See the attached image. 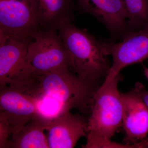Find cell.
<instances>
[{
	"label": "cell",
	"mask_w": 148,
	"mask_h": 148,
	"mask_svg": "<svg viewBox=\"0 0 148 148\" xmlns=\"http://www.w3.org/2000/svg\"><path fill=\"white\" fill-rule=\"evenodd\" d=\"M71 22L62 21L57 30L69 54L71 71L82 79L95 83L106 79L112 64L103 42Z\"/></svg>",
	"instance_id": "1"
},
{
	"label": "cell",
	"mask_w": 148,
	"mask_h": 148,
	"mask_svg": "<svg viewBox=\"0 0 148 148\" xmlns=\"http://www.w3.org/2000/svg\"><path fill=\"white\" fill-rule=\"evenodd\" d=\"M121 78L119 74L94 94L87 121V141L83 148H106L122 126L123 104L118 89Z\"/></svg>",
	"instance_id": "2"
},
{
	"label": "cell",
	"mask_w": 148,
	"mask_h": 148,
	"mask_svg": "<svg viewBox=\"0 0 148 148\" xmlns=\"http://www.w3.org/2000/svg\"><path fill=\"white\" fill-rule=\"evenodd\" d=\"M95 84L66 67L37 76L31 95L38 99L47 96L54 99L61 104L63 112L73 109L84 112L91 106L97 90Z\"/></svg>",
	"instance_id": "3"
},
{
	"label": "cell",
	"mask_w": 148,
	"mask_h": 148,
	"mask_svg": "<svg viewBox=\"0 0 148 148\" xmlns=\"http://www.w3.org/2000/svg\"><path fill=\"white\" fill-rule=\"evenodd\" d=\"M30 42L0 36V88L7 86L31 93L37 76L27 62Z\"/></svg>",
	"instance_id": "4"
},
{
	"label": "cell",
	"mask_w": 148,
	"mask_h": 148,
	"mask_svg": "<svg viewBox=\"0 0 148 148\" xmlns=\"http://www.w3.org/2000/svg\"><path fill=\"white\" fill-rule=\"evenodd\" d=\"M27 60L37 76L66 67L70 69L69 54L55 30L40 29L37 32L28 45Z\"/></svg>",
	"instance_id": "5"
},
{
	"label": "cell",
	"mask_w": 148,
	"mask_h": 148,
	"mask_svg": "<svg viewBox=\"0 0 148 148\" xmlns=\"http://www.w3.org/2000/svg\"><path fill=\"white\" fill-rule=\"evenodd\" d=\"M40 30L31 0H0V36L31 41Z\"/></svg>",
	"instance_id": "6"
},
{
	"label": "cell",
	"mask_w": 148,
	"mask_h": 148,
	"mask_svg": "<svg viewBox=\"0 0 148 148\" xmlns=\"http://www.w3.org/2000/svg\"><path fill=\"white\" fill-rule=\"evenodd\" d=\"M104 50L112 58L108 74L101 86H106L123 68L148 58V29L132 32L119 42H103Z\"/></svg>",
	"instance_id": "7"
},
{
	"label": "cell",
	"mask_w": 148,
	"mask_h": 148,
	"mask_svg": "<svg viewBox=\"0 0 148 148\" xmlns=\"http://www.w3.org/2000/svg\"><path fill=\"white\" fill-rule=\"evenodd\" d=\"M41 115L37 98L11 88H0V119L8 125L11 136Z\"/></svg>",
	"instance_id": "8"
},
{
	"label": "cell",
	"mask_w": 148,
	"mask_h": 148,
	"mask_svg": "<svg viewBox=\"0 0 148 148\" xmlns=\"http://www.w3.org/2000/svg\"><path fill=\"white\" fill-rule=\"evenodd\" d=\"M75 1L77 10L81 13L94 16L114 38L121 40L131 33L123 0H75Z\"/></svg>",
	"instance_id": "9"
},
{
	"label": "cell",
	"mask_w": 148,
	"mask_h": 148,
	"mask_svg": "<svg viewBox=\"0 0 148 148\" xmlns=\"http://www.w3.org/2000/svg\"><path fill=\"white\" fill-rule=\"evenodd\" d=\"M121 96L123 109L122 126L125 144L136 145L147 140V106L134 88L126 93L121 92Z\"/></svg>",
	"instance_id": "10"
},
{
	"label": "cell",
	"mask_w": 148,
	"mask_h": 148,
	"mask_svg": "<svg viewBox=\"0 0 148 148\" xmlns=\"http://www.w3.org/2000/svg\"><path fill=\"white\" fill-rule=\"evenodd\" d=\"M46 130L49 148H74L87 134V122L79 114L64 112L49 120Z\"/></svg>",
	"instance_id": "11"
},
{
	"label": "cell",
	"mask_w": 148,
	"mask_h": 148,
	"mask_svg": "<svg viewBox=\"0 0 148 148\" xmlns=\"http://www.w3.org/2000/svg\"><path fill=\"white\" fill-rule=\"evenodd\" d=\"M35 19L42 30L57 31L64 20L72 21L76 9L75 0H31Z\"/></svg>",
	"instance_id": "12"
},
{
	"label": "cell",
	"mask_w": 148,
	"mask_h": 148,
	"mask_svg": "<svg viewBox=\"0 0 148 148\" xmlns=\"http://www.w3.org/2000/svg\"><path fill=\"white\" fill-rule=\"evenodd\" d=\"M50 119L44 115L35 117L11 135L8 148H49L45 131Z\"/></svg>",
	"instance_id": "13"
},
{
	"label": "cell",
	"mask_w": 148,
	"mask_h": 148,
	"mask_svg": "<svg viewBox=\"0 0 148 148\" xmlns=\"http://www.w3.org/2000/svg\"><path fill=\"white\" fill-rule=\"evenodd\" d=\"M130 31L138 32L148 29V0H123Z\"/></svg>",
	"instance_id": "14"
},
{
	"label": "cell",
	"mask_w": 148,
	"mask_h": 148,
	"mask_svg": "<svg viewBox=\"0 0 148 148\" xmlns=\"http://www.w3.org/2000/svg\"><path fill=\"white\" fill-rule=\"evenodd\" d=\"M11 135L10 130L8 125L2 120L0 119V148H8Z\"/></svg>",
	"instance_id": "15"
},
{
	"label": "cell",
	"mask_w": 148,
	"mask_h": 148,
	"mask_svg": "<svg viewBox=\"0 0 148 148\" xmlns=\"http://www.w3.org/2000/svg\"><path fill=\"white\" fill-rule=\"evenodd\" d=\"M134 88L139 93L148 107V90H146L145 86L140 82L135 84Z\"/></svg>",
	"instance_id": "16"
},
{
	"label": "cell",
	"mask_w": 148,
	"mask_h": 148,
	"mask_svg": "<svg viewBox=\"0 0 148 148\" xmlns=\"http://www.w3.org/2000/svg\"><path fill=\"white\" fill-rule=\"evenodd\" d=\"M144 72L145 76L148 79V68H147V67L144 66Z\"/></svg>",
	"instance_id": "17"
}]
</instances>
